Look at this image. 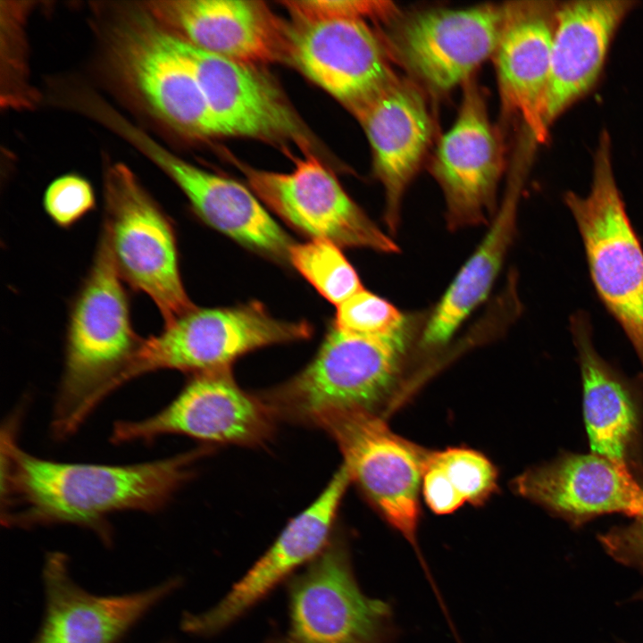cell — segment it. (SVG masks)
<instances>
[{
  "label": "cell",
  "mask_w": 643,
  "mask_h": 643,
  "mask_svg": "<svg viewBox=\"0 0 643 643\" xmlns=\"http://www.w3.org/2000/svg\"><path fill=\"white\" fill-rule=\"evenodd\" d=\"M19 421L12 415L1 434L2 524L21 530L74 525L90 530L106 547L114 542L112 514L163 509L209 450L134 464L54 462L19 447Z\"/></svg>",
  "instance_id": "1"
},
{
  "label": "cell",
  "mask_w": 643,
  "mask_h": 643,
  "mask_svg": "<svg viewBox=\"0 0 643 643\" xmlns=\"http://www.w3.org/2000/svg\"><path fill=\"white\" fill-rule=\"evenodd\" d=\"M124 283L101 235L70 309L63 372L52 422L57 438L79 427L140 345Z\"/></svg>",
  "instance_id": "2"
},
{
  "label": "cell",
  "mask_w": 643,
  "mask_h": 643,
  "mask_svg": "<svg viewBox=\"0 0 643 643\" xmlns=\"http://www.w3.org/2000/svg\"><path fill=\"white\" fill-rule=\"evenodd\" d=\"M420 323L418 316L410 315L397 330L379 336L333 326L301 372L259 395L277 420L312 426L338 411L377 413L404 372Z\"/></svg>",
  "instance_id": "3"
},
{
  "label": "cell",
  "mask_w": 643,
  "mask_h": 643,
  "mask_svg": "<svg viewBox=\"0 0 643 643\" xmlns=\"http://www.w3.org/2000/svg\"><path fill=\"white\" fill-rule=\"evenodd\" d=\"M611 150L610 137L603 131L593 155L589 194L567 192L564 202L583 239L597 295L643 365V250L616 183Z\"/></svg>",
  "instance_id": "4"
},
{
  "label": "cell",
  "mask_w": 643,
  "mask_h": 643,
  "mask_svg": "<svg viewBox=\"0 0 643 643\" xmlns=\"http://www.w3.org/2000/svg\"><path fill=\"white\" fill-rule=\"evenodd\" d=\"M312 332L308 322L278 319L257 302L226 308L195 307L164 325L159 334L142 338L107 392L160 370L195 375L230 368L251 351L305 339Z\"/></svg>",
  "instance_id": "5"
},
{
  "label": "cell",
  "mask_w": 643,
  "mask_h": 643,
  "mask_svg": "<svg viewBox=\"0 0 643 643\" xmlns=\"http://www.w3.org/2000/svg\"><path fill=\"white\" fill-rule=\"evenodd\" d=\"M104 189L101 235L122 280L154 303L164 325L194 309L182 281L169 216L124 164L108 168Z\"/></svg>",
  "instance_id": "6"
},
{
  "label": "cell",
  "mask_w": 643,
  "mask_h": 643,
  "mask_svg": "<svg viewBox=\"0 0 643 643\" xmlns=\"http://www.w3.org/2000/svg\"><path fill=\"white\" fill-rule=\"evenodd\" d=\"M315 426L338 445L351 481L414 548L437 591L417 541L419 493L431 451L396 434L377 413L364 409L326 414Z\"/></svg>",
  "instance_id": "7"
},
{
  "label": "cell",
  "mask_w": 643,
  "mask_h": 643,
  "mask_svg": "<svg viewBox=\"0 0 643 643\" xmlns=\"http://www.w3.org/2000/svg\"><path fill=\"white\" fill-rule=\"evenodd\" d=\"M277 419L259 394L245 391L230 368L191 375L178 396L158 413L114 423V444L150 442L183 435L205 443L258 447L267 443Z\"/></svg>",
  "instance_id": "8"
},
{
  "label": "cell",
  "mask_w": 643,
  "mask_h": 643,
  "mask_svg": "<svg viewBox=\"0 0 643 643\" xmlns=\"http://www.w3.org/2000/svg\"><path fill=\"white\" fill-rule=\"evenodd\" d=\"M289 625L280 643H384L390 609L360 589L349 550L332 538L289 585Z\"/></svg>",
  "instance_id": "9"
},
{
  "label": "cell",
  "mask_w": 643,
  "mask_h": 643,
  "mask_svg": "<svg viewBox=\"0 0 643 643\" xmlns=\"http://www.w3.org/2000/svg\"><path fill=\"white\" fill-rule=\"evenodd\" d=\"M40 579L43 612L29 643H121L183 584L176 575L139 590L95 593L73 578L69 555L59 550L45 554Z\"/></svg>",
  "instance_id": "10"
},
{
  "label": "cell",
  "mask_w": 643,
  "mask_h": 643,
  "mask_svg": "<svg viewBox=\"0 0 643 643\" xmlns=\"http://www.w3.org/2000/svg\"><path fill=\"white\" fill-rule=\"evenodd\" d=\"M254 193L275 213L310 238L339 247L399 252L396 242L352 200L338 180L313 155L287 173L242 167Z\"/></svg>",
  "instance_id": "11"
},
{
  "label": "cell",
  "mask_w": 643,
  "mask_h": 643,
  "mask_svg": "<svg viewBox=\"0 0 643 643\" xmlns=\"http://www.w3.org/2000/svg\"><path fill=\"white\" fill-rule=\"evenodd\" d=\"M342 464L327 486L304 511L294 517L269 549L214 606L185 612L180 630L195 637L221 632L265 597L279 583L328 546L344 495L351 483Z\"/></svg>",
  "instance_id": "12"
},
{
  "label": "cell",
  "mask_w": 643,
  "mask_h": 643,
  "mask_svg": "<svg viewBox=\"0 0 643 643\" xmlns=\"http://www.w3.org/2000/svg\"><path fill=\"white\" fill-rule=\"evenodd\" d=\"M509 13L510 6L493 5L416 13L397 31L396 51L429 88L447 92L495 54Z\"/></svg>",
  "instance_id": "13"
},
{
  "label": "cell",
  "mask_w": 643,
  "mask_h": 643,
  "mask_svg": "<svg viewBox=\"0 0 643 643\" xmlns=\"http://www.w3.org/2000/svg\"><path fill=\"white\" fill-rule=\"evenodd\" d=\"M113 54L122 78L160 120L188 135L216 136L193 71L150 14L117 28Z\"/></svg>",
  "instance_id": "14"
},
{
  "label": "cell",
  "mask_w": 643,
  "mask_h": 643,
  "mask_svg": "<svg viewBox=\"0 0 643 643\" xmlns=\"http://www.w3.org/2000/svg\"><path fill=\"white\" fill-rule=\"evenodd\" d=\"M108 123L173 180L206 224L252 250L288 260L294 243L254 192L238 181L205 171L170 153L117 113L110 117Z\"/></svg>",
  "instance_id": "15"
},
{
  "label": "cell",
  "mask_w": 643,
  "mask_h": 643,
  "mask_svg": "<svg viewBox=\"0 0 643 643\" xmlns=\"http://www.w3.org/2000/svg\"><path fill=\"white\" fill-rule=\"evenodd\" d=\"M466 85L457 118L441 138L431 165L451 230L489 224L502 171L500 144L485 101L474 85Z\"/></svg>",
  "instance_id": "16"
},
{
  "label": "cell",
  "mask_w": 643,
  "mask_h": 643,
  "mask_svg": "<svg viewBox=\"0 0 643 643\" xmlns=\"http://www.w3.org/2000/svg\"><path fill=\"white\" fill-rule=\"evenodd\" d=\"M287 50L306 77L354 113L397 79L364 21H297Z\"/></svg>",
  "instance_id": "17"
},
{
  "label": "cell",
  "mask_w": 643,
  "mask_h": 643,
  "mask_svg": "<svg viewBox=\"0 0 643 643\" xmlns=\"http://www.w3.org/2000/svg\"><path fill=\"white\" fill-rule=\"evenodd\" d=\"M167 33L197 79L216 135L304 138L299 120L277 88L251 65L202 50Z\"/></svg>",
  "instance_id": "18"
},
{
  "label": "cell",
  "mask_w": 643,
  "mask_h": 643,
  "mask_svg": "<svg viewBox=\"0 0 643 643\" xmlns=\"http://www.w3.org/2000/svg\"><path fill=\"white\" fill-rule=\"evenodd\" d=\"M636 4L633 0L558 2L540 105V122L547 137L555 121L596 86L614 36Z\"/></svg>",
  "instance_id": "19"
},
{
  "label": "cell",
  "mask_w": 643,
  "mask_h": 643,
  "mask_svg": "<svg viewBox=\"0 0 643 643\" xmlns=\"http://www.w3.org/2000/svg\"><path fill=\"white\" fill-rule=\"evenodd\" d=\"M513 488L575 526L603 514L643 512V485L635 474L593 453H562L523 472Z\"/></svg>",
  "instance_id": "20"
},
{
  "label": "cell",
  "mask_w": 643,
  "mask_h": 643,
  "mask_svg": "<svg viewBox=\"0 0 643 643\" xmlns=\"http://www.w3.org/2000/svg\"><path fill=\"white\" fill-rule=\"evenodd\" d=\"M153 19L170 34L245 64L270 63L288 47V34L262 2L169 0L149 3Z\"/></svg>",
  "instance_id": "21"
},
{
  "label": "cell",
  "mask_w": 643,
  "mask_h": 643,
  "mask_svg": "<svg viewBox=\"0 0 643 643\" xmlns=\"http://www.w3.org/2000/svg\"><path fill=\"white\" fill-rule=\"evenodd\" d=\"M355 113L371 145L375 172L385 192V222L394 233L404 193L431 140V119L422 96L398 79Z\"/></svg>",
  "instance_id": "22"
},
{
  "label": "cell",
  "mask_w": 643,
  "mask_h": 643,
  "mask_svg": "<svg viewBox=\"0 0 643 643\" xmlns=\"http://www.w3.org/2000/svg\"><path fill=\"white\" fill-rule=\"evenodd\" d=\"M571 329L581 372L584 419L591 453L635 474L643 464L640 392L634 382L597 354L586 314L573 315Z\"/></svg>",
  "instance_id": "23"
},
{
  "label": "cell",
  "mask_w": 643,
  "mask_h": 643,
  "mask_svg": "<svg viewBox=\"0 0 643 643\" xmlns=\"http://www.w3.org/2000/svg\"><path fill=\"white\" fill-rule=\"evenodd\" d=\"M557 2L510 6L494 54L499 93L505 110L517 115L536 143L548 138L540 122L555 30Z\"/></svg>",
  "instance_id": "24"
},
{
  "label": "cell",
  "mask_w": 643,
  "mask_h": 643,
  "mask_svg": "<svg viewBox=\"0 0 643 643\" xmlns=\"http://www.w3.org/2000/svg\"><path fill=\"white\" fill-rule=\"evenodd\" d=\"M522 186V178H514L482 241L424 324L421 335L423 347L436 348L447 343L489 294L514 238Z\"/></svg>",
  "instance_id": "25"
},
{
  "label": "cell",
  "mask_w": 643,
  "mask_h": 643,
  "mask_svg": "<svg viewBox=\"0 0 643 643\" xmlns=\"http://www.w3.org/2000/svg\"><path fill=\"white\" fill-rule=\"evenodd\" d=\"M288 261L328 301L338 306L363 289L356 271L336 244L321 238L294 243Z\"/></svg>",
  "instance_id": "26"
},
{
  "label": "cell",
  "mask_w": 643,
  "mask_h": 643,
  "mask_svg": "<svg viewBox=\"0 0 643 643\" xmlns=\"http://www.w3.org/2000/svg\"><path fill=\"white\" fill-rule=\"evenodd\" d=\"M432 458L464 503L480 505L496 491L497 472L481 453L464 447H449L432 451Z\"/></svg>",
  "instance_id": "27"
},
{
  "label": "cell",
  "mask_w": 643,
  "mask_h": 643,
  "mask_svg": "<svg viewBox=\"0 0 643 643\" xmlns=\"http://www.w3.org/2000/svg\"><path fill=\"white\" fill-rule=\"evenodd\" d=\"M409 316L363 288L337 306L333 326L347 333L379 336L397 330Z\"/></svg>",
  "instance_id": "28"
},
{
  "label": "cell",
  "mask_w": 643,
  "mask_h": 643,
  "mask_svg": "<svg viewBox=\"0 0 643 643\" xmlns=\"http://www.w3.org/2000/svg\"><path fill=\"white\" fill-rule=\"evenodd\" d=\"M43 206L54 223L68 229L95 208V193L85 178L74 173L65 174L48 185L43 196Z\"/></svg>",
  "instance_id": "29"
},
{
  "label": "cell",
  "mask_w": 643,
  "mask_h": 643,
  "mask_svg": "<svg viewBox=\"0 0 643 643\" xmlns=\"http://www.w3.org/2000/svg\"><path fill=\"white\" fill-rule=\"evenodd\" d=\"M287 8L296 21L317 19L390 20L397 8L388 1L312 0L287 1Z\"/></svg>",
  "instance_id": "30"
},
{
  "label": "cell",
  "mask_w": 643,
  "mask_h": 643,
  "mask_svg": "<svg viewBox=\"0 0 643 643\" xmlns=\"http://www.w3.org/2000/svg\"><path fill=\"white\" fill-rule=\"evenodd\" d=\"M599 541L616 562L643 572V512L629 524L601 534Z\"/></svg>",
  "instance_id": "31"
},
{
  "label": "cell",
  "mask_w": 643,
  "mask_h": 643,
  "mask_svg": "<svg viewBox=\"0 0 643 643\" xmlns=\"http://www.w3.org/2000/svg\"><path fill=\"white\" fill-rule=\"evenodd\" d=\"M422 491L426 504L437 514H452L464 504L444 471L433 460L432 451L423 472Z\"/></svg>",
  "instance_id": "32"
},
{
  "label": "cell",
  "mask_w": 643,
  "mask_h": 643,
  "mask_svg": "<svg viewBox=\"0 0 643 643\" xmlns=\"http://www.w3.org/2000/svg\"><path fill=\"white\" fill-rule=\"evenodd\" d=\"M636 598H637L638 600H642V601H643V589H642L639 592H638V594L636 595Z\"/></svg>",
  "instance_id": "33"
},
{
  "label": "cell",
  "mask_w": 643,
  "mask_h": 643,
  "mask_svg": "<svg viewBox=\"0 0 643 643\" xmlns=\"http://www.w3.org/2000/svg\"><path fill=\"white\" fill-rule=\"evenodd\" d=\"M158 643H177V642H176L175 640L171 639H163V640H162V641H160V642H158Z\"/></svg>",
  "instance_id": "34"
}]
</instances>
